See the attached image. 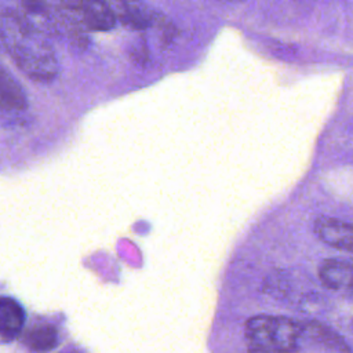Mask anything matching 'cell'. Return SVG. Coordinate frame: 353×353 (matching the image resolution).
<instances>
[{
	"instance_id": "cell-1",
	"label": "cell",
	"mask_w": 353,
	"mask_h": 353,
	"mask_svg": "<svg viewBox=\"0 0 353 353\" xmlns=\"http://www.w3.org/2000/svg\"><path fill=\"white\" fill-rule=\"evenodd\" d=\"M0 41L29 79L48 83L58 77L61 65L55 50L26 14L10 8L0 11Z\"/></svg>"
},
{
	"instance_id": "cell-2",
	"label": "cell",
	"mask_w": 353,
	"mask_h": 353,
	"mask_svg": "<svg viewBox=\"0 0 353 353\" xmlns=\"http://www.w3.org/2000/svg\"><path fill=\"white\" fill-rule=\"evenodd\" d=\"M244 331L252 353H294L299 349L303 336L301 323L274 314L250 317Z\"/></svg>"
},
{
	"instance_id": "cell-3",
	"label": "cell",
	"mask_w": 353,
	"mask_h": 353,
	"mask_svg": "<svg viewBox=\"0 0 353 353\" xmlns=\"http://www.w3.org/2000/svg\"><path fill=\"white\" fill-rule=\"evenodd\" d=\"M55 3L88 30L108 32L116 25V17L106 0H55Z\"/></svg>"
},
{
	"instance_id": "cell-4",
	"label": "cell",
	"mask_w": 353,
	"mask_h": 353,
	"mask_svg": "<svg viewBox=\"0 0 353 353\" xmlns=\"http://www.w3.org/2000/svg\"><path fill=\"white\" fill-rule=\"evenodd\" d=\"M314 233L327 245L353 252V223L323 215L314 221Z\"/></svg>"
},
{
	"instance_id": "cell-5",
	"label": "cell",
	"mask_w": 353,
	"mask_h": 353,
	"mask_svg": "<svg viewBox=\"0 0 353 353\" xmlns=\"http://www.w3.org/2000/svg\"><path fill=\"white\" fill-rule=\"evenodd\" d=\"M319 279L321 284L330 290L353 292V259H324L319 266Z\"/></svg>"
},
{
	"instance_id": "cell-6",
	"label": "cell",
	"mask_w": 353,
	"mask_h": 353,
	"mask_svg": "<svg viewBox=\"0 0 353 353\" xmlns=\"http://www.w3.org/2000/svg\"><path fill=\"white\" fill-rule=\"evenodd\" d=\"M28 97L14 74L0 63V112L21 113L28 109Z\"/></svg>"
},
{
	"instance_id": "cell-7",
	"label": "cell",
	"mask_w": 353,
	"mask_h": 353,
	"mask_svg": "<svg viewBox=\"0 0 353 353\" xmlns=\"http://www.w3.org/2000/svg\"><path fill=\"white\" fill-rule=\"evenodd\" d=\"M116 21L130 29H145L150 23V14L143 0H106Z\"/></svg>"
},
{
	"instance_id": "cell-8",
	"label": "cell",
	"mask_w": 353,
	"mask_h": 353,
	"mask_svg": "<svg viewBox=\"0 0 353 353\" xmlns=\"http://www.w3.org/2000/svg\"><path fill=\"white\" fill-rule=\"evenodd\" d=\"M25 310L11 296H0V339L12 341L22 331Z\"/></svg>"
},
{
	"instance_id": "cell-9",
	"label": "cell",
	"mask_w": 353,
	"mask_h": 353,
	"mask_svg": "<svg viewBox=\"0 0 353 353\" xmlns=\"http://www.w3.org/2000/svg\"><path fill=\"white\" fill-rule=\"evenodd\" d=\"M25 346L33 353H47L58 343V331L54 325L40 323L29 328L23 338Z\"/></svg>"
},
{
	"instance_id": "cell-10",
	"label": "cell",
	"mask_w": 353,
	"mask_h": 353,
	"mask_svg": "<svg viewBox=\"0 0 353 353\" xmlns=\"http://www.w3.org/2000/svg\"><path fill=\"white\" fill-rule=\"evenodd\" d=\"M302 330H303V336H309L314 343L321 345L327 350L336 352V353H350L346 342L336 332H334V330L320 323L312 321L305 325L302 324Z\"/></svg>"
},
{
	"instance_id": "cell-11",
	"label": "cell",
	"mask_w": 353,
	"mask_h": 353,
	"mask_svg": "<svg viewBox=\"0 0 353 353\" xmlns=\"http://www.w3.org/2000/svg\"><path fill=\"white\" fill-rule=\"evenodd\" d=\"M21 7L30 15L50 17V8L46 0H18Z\"/></svg>"
},
{
	"instance_id": "cell-12",
	"label": "cell",
	"mask_w": 353,
	"mask_h": 353,
	"mask_svg": "<svg viewBox=\"0 0 353 353\" xmlns=\"http://www.w3.org/2000/svg\"><path fill=\"white\" fill-rule=\"evenodd\" d=\"M219 1H226V3H240L243 0H219Z\"/></svg>"
},
{
	"instance_id": "cell-13",
	"label": "cell",
	"mask_w": 353,
	"mask_h": 353,
	"mask_svg": "<svg viewBox=\"0 0 353 353\" xmlns=\"http://www.w3.org/2000/svg\"><path fill=\"white\" fill-rule=\"evenodd\" d=\"M0 51H3V47H1V41H0Z\"/></svg>"
},
{
	"instance_id": "cell-14",
	"label": "cell",
	"mask_w": 353,
	"mask_h": 353,
	"mask_svg": "<svg viewBox=\"0 0 353 353\" xmlns=\"http://www.w3.org/2000/svg\"><path fill=\"white\" fill-rule=\"evenodd\" d=\"M69 353H77V352H69Z\"/></svg>"
},
{
	"instance_id": "cell-15",
	"label": "cell",
	"mask_w": 353,
	"mask_h": 353,
	"mask_svg": "<svg viewBox=\"0 0 353 353\" xmlns=\"http://www.w3.org/2000/svg\"><path fill=\"white\" fill-rule=\"evenodd\" d=\"M352 325H353V321H352Z\"/></svg>"
}]
</instances>
